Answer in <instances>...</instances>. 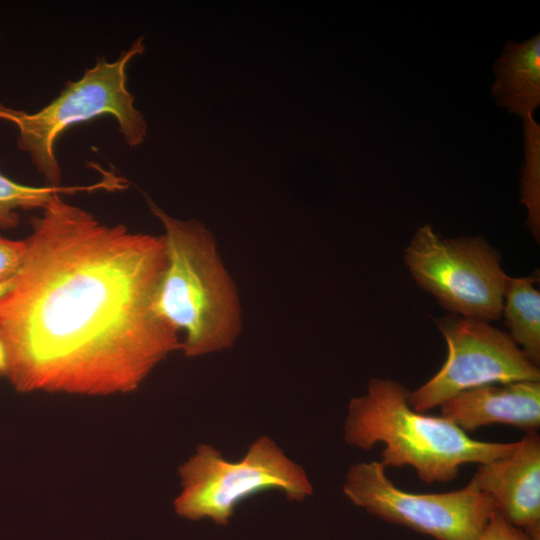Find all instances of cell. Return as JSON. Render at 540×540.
I'll return each instance as SVG.
<instances>
[{
    "label": "cell",
    "mask_w": 540,
    "mask_h": 540,
    "mask_svg": "<svg viewBox=\"0 0 540 540\" xmlns=\"http://www.w3.org/2000/svg\"><path fill=\"white\" fill-rule=\"evenodd\" d=\"M31 227L0 296L3 373L18 391L130 392L181 350L156 307L162 235L107 225L59 195Z\"/></svg>",
    "instance_id": "1"
},
{
    "label": "cell",
    "mask_w": 540,
    "mask_h": 540,
    "mask_svg": "<svg viewBox=\"0 0 540 540\" xmlns=\"http://www.w3.org/2000/svg\"><path fill=\"white\" fill-rule=\"evenodd\" d=\"M410 390L387 378H372L367 392L351 398L344 440L370 450L383 444L379 462L385 469L410 466L428 484L455 480L467 464H484L509 453L516 442L477 440L443 416L414 410Z\"/></svg>",
    "instance_id": "2"
},
{
    "label": "cell",
    "mask_w": 540,
    "mask_h": 540,
    "mask_svg": "<svg viewBox=\"0 0 540 540\" xmlns=\"http://www.w3.org/2000/svg\"><path fill=\"white\" fill-rule=\"evenodd\" d=\"M145 199L164 228L166 262L156 293L160 316L183 335L187 357L232 347L242 330L241 303L215 237L199 221L174 218Z\"/></svg>",
    "instance_id": "3"
},
{
    "label": "cell",
    "mask_w": 540,
    "mask_h": 540,
    "mask_svg": "<svg viewBox=\"0 0 540 540\" xmlns=\"http://www.w3.org/2000/svg\"><path fill=\"white\" fill-rule=\"evenodd\" d=\"M144 37H139L120 57L108 62L98 58L77 81H68L61 94L35 113L5 107L0 119L18 128L17 146L27 152L47 185L60 186L62 172L55 155V142L69 127L90 119L110 115L130 147L143 143L147 123L134 106V96L126 86L127 65L144 52Z\"/></svg>",
    "instance_id": "4"
},
{
    "label": "cell",
    "mask_w": 540,
    "mask_h": 540,
    "mask_svg": "<svg viewBox=\"0 0 540 540\" xmlns=\"http://www.w3.org/2000/svg\"><path fill=\"white\" fill-rule=\"evenodd\" d=\"M179 473L182 491L174 501L177 514L189 520L209 518L219 525L228 524L238 503L261 491L277 489L296 501L313 493L304 469L266 436L252 443L236 462L210 445H199Z\"/></svg>",
    "instance_id": "5"
},
{
    "label": "cell",
    "mask_w": 540,
    "mask_h": 540,
    "mask_svg": "<svg viewBox=\"0 0 540 540\" xmlns=\"http://www.w3.org/2000/svg\"><path fill=\"white\" fill-rule=\"evenodd\" d=\"M415 281L448 314L501 319L509 277L500 253L481 236L443 238L430 225L417 228L403 254Z\"/></svg>",
    "instance_id": "6"
},
{
    "label": "cell",
    "mask_w": 540,
    "mask_h": 540,
    "mask_svg": "<svg viewBox=\"0 0 540 540\" xmlns=\"http://www.w3.org/2000/svg\"><path fill=\"white\" fill-rule=\"evenodd\" d=\"M342 489L355 506L378 519L436 540H475L495 511L491 498L470 481L449 492H407L379 461L351 465Z\"/></svg>",
    "instance_id": "7"
},
{
    "label": "cell",
    "mask_w": 540,
    "mask_h": 540,
    "mask_svg": "<svg viewBox=\"0 0 540 540\" xmlns=\"http://www.w3.org/2000/svg\"><path fill=\"white\" fill-rule=\"evenodd\" d=\"M447 346L446 359L428 381L410 391L408 402L426 413L456 394L480 386L540 381L539 366L490 322L447 314L434 320Z\"/></svg>",
    "instance_id": "8"
},
{
    "label": "cell",
    "mask_w": 540,
    "mask_h": 540,
    "mask_svg": "<svg viewBox=\"0 0 540 540\" xmlns=\"http://www.w3.org/2000/svg\"><path fill=\"white\" fill-rule=\"evenodd\" d=\"M488 495L495 511L540 540V437L527 432L506 455L480 464L469 480Z\"/></svg>",
    "instance_id": "9"
},
{
    "label": "cell",
    "mask_w": 540,
    "mask_h": 540,
    "mask_svg": "<svg viewBox=\"0 0 540 540\" xmlns=\"http://www.w3.org/2000/svg\"><path fill=\"white\" fill-rule=\"evenodd\" d=\"M445 417L465 433L501 424L526 433L540 427V381L491 384L462 391L440 406Z\"/></svg>",
    "instance_id": "10"
},
{
    "label": "cell",
    "mask_w": 540,
    "mask_h": 540,
    "mask_svg": "<svg viewBox=\"0 0 540 540\" xmlns=\"http://www.w3.org/2000/svg\"><path fill=\"white\" fill-rule=\"evenodd\" d=\"M492 95L498 106L525 118L540 104V35L508 41L494 63Z\"/></svg>",
    "instance_id": "11"
},
{
    "label": "cell",
    "mask_w": 540,
    "mask_h": 540,
    "mask_svg": "<svg viewBox=\"0 0 540 540\" xmlns=\"http://www.w3.org/2000/svg\"><path fill=\"white\" fill-rule=\"evenodd\" d=\"M536 275L509 277L502 315L508 335L536 365L540 364V291Z\"/></svg>",
    "instance_id": "12"
},
{
    "label": "cell",
    "mask_w": 540,
    "mask_h": 540,
    "mask_svg": "<svg viewBox=\"0 0 540 540\" xmlns=\"http://www.w3.org/2000/svg\"><path fill=\"white\" fill-rule=\"evenodd\" d=\"M525 161L521 168L520 203L527 210V227L540 239V125L533 115L523 118Z\"/></svg>",
    "instance_id": "13"
},
{
    "label": "cell",
    "mask_w": 540,
    "mask_h": 540,
    "mask_svg": "<svg viewBox=\"0 0 540 540\" xmlns=\"http://www.w3.org/2000/svg\"><path fill=\"white\" fill-rule=\"evenodd\" d=\"M102 187H33L17 183L0 173V228L11 229L19 224L18 209L43 208L59 193H73Z\"/></svg>",
    "instance_id": "14"
},
{
    "label": "cell",
    "mask_w": 540,
    "mask_h": 540,
    "mask_svg": "<svg viewBox=\"0 0 540 540\" xmlns=\"http://www.w3.org/2000/svg\"><path fill=\"white\" fill-rule=\"evenodd\" d=\"M26 252L25 241L11 240L0 236V284L15 277Z\"/></svg>",
    "instance_id": "15"
},
{
    "label": "cell",
    "mask_w": 540,
    "mask_h": 540,
    "mask_svg": "<svg viewBox=\"0 0 540 540\" xmlns=\"http://www.w3.org/2000/svg\"><path fill=\"white\" fill-rule=\"evenodd\" d=\"M475 540H531L528 534L494 511Z\"/></svg>",
    "instance_id": "16"
},
{
    "label": "cell",
    "mask_w": 540,
    "mask_h": 540,
    "mask_svg": "<svg viewBox=\"0 0 540 540\" xmlns=\"http://www.w3.org/2000/svg\"><path fill=\"white\" fill-rule=\"evenodd\" d=\"M6 366V353L2 343L0 342V372L3 373Z\"/></svg>",
    "instance_id": "17"
},
{
    "label": "cell",
    "mask_w": 540,
    "mask_h": 540,
    "mask_svg": "<svg viewBox=\"0 0 540 540\" xmlns=\"http://www.w3.org/2000/svg\"><path fill=\"white\" fill-rule=\"evenodd\" d=\"M13 279L0 284V296H2L11 286Z\"/></svg>",
    "instance_id": "18"
},
{
    "label": "cell",
    "mask_w": 540,
    "mask_h": 540,
    "mask_svg": "<svg viewBox=\"0 0 540 540\" xmlns=\"http://www.w3.org/2000/svg\"><path fill=\"white\" fill-rule=\"evenodd\" d=\"M3 107H4L3 105H0V115H1Z\"/></svg>",
    "instance_id": "19"
}]
</instances>
